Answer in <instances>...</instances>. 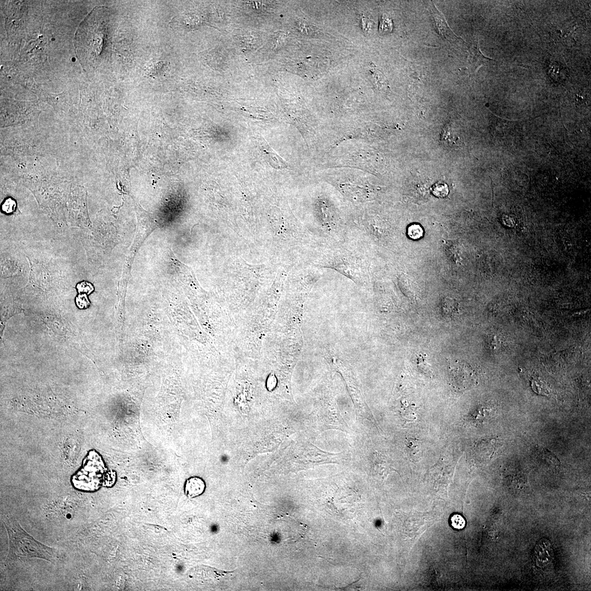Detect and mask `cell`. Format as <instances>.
<instances>
[{"label":"cell","instance_id":"7a4b0ae2","mask_svg":"<svg viewBox=\"0 0 591 591\" xmlns=\"http://www.w3.org/2000/svg\"><path fill=\"white\" fill-rule=\"evenodd\" d=\"M319 267L338 271L357 284H363L367 272L365 258L361 254L345 247H332L319 255Z\"/></svg>","mask_w":591,"mask_h":591},{"label":"cell","instance_id":"4fadbf2b","mask_svg":"<svg viewBox=\"0 0 591 591\" xmlns=\"http://www.w3.org/2000/svg\"><path fill=\"white\" fill-rule=\"evenodd\" d=\"M451 522L452 526L458 530H461L465 526V520L459 514L454 515L451 519Z\"/></svg>","mask_w":591,"mask_h":591},{"label":"cell","instance_id":"3957f363","mask_svg":"<svg viewBox=\"0 0 591 591\" xmlns=\"http://www.w3.org/2000/svg\"><path fill=\"white\" fill-rule=\"evenodd\" d=\"M450 381L453 388L465 391L473 386L476 379L473 370L468 363L457 361L449 367Z\"/></svg>","mask_w":591,"mask_h":591},{"label":"cell","instance_id":"5bb4252c","mask_svg":"<svg viewBox=\"0 0 591 591\" xmlns=\"http://www.w3.org/2000/svg\"><path fill=\"white\" fill-rule=\"evenodd\" d=\"M449 189L445 184H438L434 189V194L436 196L444 197L448 195Z\"/></svg>","mask_w":591,"mask_h":591},{"label":"cell","instance_id":"ba28073f","mask_svg":"<svg viewBox=\"0 0 591 591\" xmlns=\"http://www.w3.org/2000/svg\"><path fill=\"white\" fill-rule=\"evenodd\" d=\"M567 68L558 62H551L548 68V74L553 81L562 83L568 78Z\"/></svg>","mask_w":591,"mask_h":591},{"label":"cell","instance_id":"8fae6325","mask_svg":"<svg viewBox=\"0 0 591 591\" xmlns=\"http://www.w3.org/2000/svg\"><path fill=\"white\" fill-rule=\"evenodd\" d=\"M78 291L80 294H91L94 290L93 285L86 281H81L77 285Z\"/></svg>","mask_w":591,"mask_h":591},{"label":"cell","instance_id":"6da1fadb","mask_svg":"<svg viewBox=\"0 0 591 591\" xmlns=\"http://www.w3.org/2000/svg\"><path fill=\"white\" fill-rule=\"evenodd\" d=\"M4 522L9 535L10 552L15 558L40 559L54 562L57 558L55 549L34 539L20 527L16 520L6 516Z\"/></svg>","mask_w":591,"mask_h":591},{"label":"cell","instance_id":"9a60e30c","mask_svg":"<svg viewBox=\"0 0 591 591\" xmlns=\"http://www.w3.org/2000/svg\"><path fill=\"white\" fill-rule=\"evenodd\" d=\"M380 26V30H381L382 32L390 31L391 29V24L390 23V19L386 17H383Z\"/></svg>","mask_w":591,"mask_h":591},{"label":"cell","instance_id":"5b68a950","mask_svg":"<svg viewBox=\"0 0 591 591\" xmlns=\"http://www.w3.org/2000/svg\"><path fill=\"white\" fill-rule=\"evenodd\" d=\"M434 5V4H433ZM432 13L436 28L439 35L449 41H456L459 39L456 34L451 29L442 14L436 8L435 6L432 8Z\"/></svg>","mask_w":591,"mask_h":591},{"label":"cell","instance_id":"52a82bcc","mask_svg":"<svg viewBox=\"0 0 591 591\" xmlns=\"http://www.w3.org/2000/svg\"><path fill=\"white\" fill-rule=\"evenodd\" d=\"M370 68V73L371 80L373 84L378 91H387L389 89V82L384 74L372 64Z\"/></svg>","mask_w":591,"mask_h":591},{"label":"cell","instance_id":"9c48e42d","mask_svg":"<svg viewBox=\"0 0 591 591\" xmlns=\"http://www.w3.org/2000/svg\"><path fill=\"white\" fill-rule=\"evenodd\" d=\"M417 365L419 370L422 373L425 375L430 376L432 373L431 368L429 363L426 359V355L424 354H421L418 357Z\"/></svg>","mask_w":591,"mask_h":591},{"label":"cell","instance_id":"8992f818","mask_svg":"<svg viewBox=\"0 0 591 591\" xmlns=\"http://www.w3.org/2000/svg\"><path fill=\"white\" fill-rule=\"evenodd\" d=\"M205 489V484L201 478L191 477L185 483V493L189 498H195L201 496L204 493Z\"/></svg>","mask_w":591,"mask_h":591},{"label":"cell","instance_id":"277c9868","mask_svg":"<svg viewBox=\"0 0 591 591\" xmlns=\"http://www.w3.org/2000/svg\"><path fill=\"white\" fill-rule=\"evenodd\" d=\"M493 62H496V60L485 57L481 52L478 41L470 46L468 64L471 73L475 74L481 66L489 64Z\"/></svg>","mask_w":591,"mask_h":591},{"label":"cell","instance_id":"30bf717a","mask_svg":"<svg viewBox=\"0 0 591 591\" xmlns=\"http://www.w3.org/2000/svg\"><path fill=\"white\" fill-rule=\"evenodd\" d=\"M424 232L422 227L418 224L411 225L408 229V235L412 239H420L423 236Z\"/></svg>","mask_w":591,"mask_h":591},{"label":"cell","instance_id":"7c38bea8","mask_svg":"<svg viewBox=\"0 0 591 591\" xmlns=\"http://www.w3.org/2000/svg\"><path fill=\"white\" fill-rule=\"evenodd\" d=\"M75 302L78 308L81 309H86L91 305L90 301H89L86 294H79L76 298Z\"/></svg>","mask_w":591,"mask_h":591}]
</instances>
